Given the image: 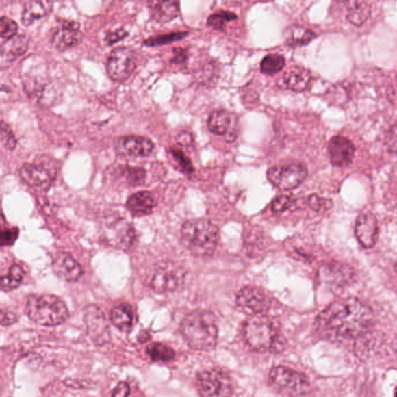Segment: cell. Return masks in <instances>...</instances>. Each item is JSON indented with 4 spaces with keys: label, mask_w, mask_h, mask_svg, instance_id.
<instances>
[{
    "label": "cell",
    "mask_w": 397,
    "mask_h": 397,
    "mask_svg": "<svg viewBox=\"0 0 397 397\" xmlns=\"http://www.w3.org/2000/svg\"><path fill=\"white\" fill-rule=\"evenodd\" d=\"M374 313L358 298H348L326 307L315 321L318 335L333 342L357 340L370 331Z\"/></svg>",
    "instance_id": "1"
},
{
    "label": "cell",
    "mask_w": 397,
    "mask_h": 397,
    "mask_svg": "<svg viewBox=\"0 0 397 397\" xmlns=\"http://www.w3.org/2000/svg\"><path fill=\"white\" fill-rule=\"evenodd\" d=\"M180 329L183 338L193 350L210 351L218 344V321L214 313L210 311H192L185 317Z\"/></svg>",
    "instance_id": "2"
},
{
    "label": "cell",
    "mask_w": 397,
    "mask_h": 397,
    "mask_svg": "<svg viewBox=\"0 0 397 397\" xmlns=\"http://www.w3.org/2000/svg\"><path fill=\"white\" fill-rule=\"evenodd\" d=\"M244 340L248 346L258 352H283L286 340L271 317L264 313L253 315L244 324Z\"/></svg>",
    "instance_id": "3"
},
{
    "label": "cell",
    "mask_w": 397,
    "mask_h": 397,
    "mask_svg": "<svg viewBox=\"0 0 397 397\" xmlns=\"http://www.w3.org/2000/svg\"><path fill=\"white\" fill-rule=\"evenodd\" d=\"M181 243L195 256H212L218 244V228L207 218H193L181 227Z\"/></svg>",
    "instance_id": "4"
},
{
    "label": "cell",
    "mask_w": 397,
    "mask_h": 397,
    "mask_svg": "<svg viewBox=\"0 0 397 397\" xmlns=\"http://www.w3.org/2000/svg\"><path fill=\"white\" fill-rule=\"evenodd\" d=\"M26 313L36 324L57 326L69 317L64 301L51 294L31 295L26 303Z\"/></svg>",
    "instance_id": "5"
},
{
    "label": "cell",
    "mask_w": 397,
    "mask_h": 397,
    "mask_svg": "<svg viewBox=\"0 0 397 397\" xmlns=\"http://www.w3.org/2000/svg\"><path fill=\"white\" fill-rule=\"evenodd\" d=\"M196 387L201 397H230L235 389L233 379L221 368H210L198 373Z\"/></svg>",
    "instance_id": "6"
},
{
    "label": "cell",
    "mask_w": 397,
    "mask_h": 397,
    "mask_svg": "<svg viewBox=\"0 0 397 397\" xmlns=\"http://www.w3.org/2000/svg\"><path fill=\"white\" fill-rule=\"evenodd\" d=\"M186 272L183 266L172 261L157 264L146 280L148 286L156 293H168L179 288L185 281Z\"/></svg>",
    "instance_id": "7"
},
{
    "label": "cell",
    "mask_w": 397,
    "mask_h": 397,
    "mask_svg": "<svg viewBox=\"0 0 397 397\" xmlns=\"http://www.w3.org/2000/svg\"><path fill=\"white\" fill-rule=\"evenodd\" d=\"M272 385L290 396H301L311 390L308 379L290 367L277 366L270 372Z\"/></svg>",
    "instance_id": "8"
},
{
    "label": "cell",
    "mask_w": 397,
    "mask_h": 397,
    "mask_svg": "<svg viewBox=\"0 0 397 397\" xmlns=\"http://www.w3.org/2000/svg\"><path fill=\"white\" fill-rule=\"evenodd\" d=\"M308 176L307 168L300 163L273 166L268 171L272 185L283 191H290L300 186Z\"/></svg>",
    "instance_id": "9"
},
{
    "label": "cell",
    "mask_w": 397,
    "mask_h": 397,
    "mask_svg": "<svg viewBox=\"0 0 397 397\" xmlns=\"http://www.w3.org/2000/svg\"><path fill=\"white\" fill-rule=\"evenodd\" d=\"M103 235L108 243L115 248L127 250L135 241V230L125 218H112L103 226Z\"/></svg>",
    "instance_id": "10"
},
{
    "label": "cell",
    "mask_w": 397,
    "mask_h": 397,
    "mask_svg": "<svg viewBox=\"0 0 397 397\" xmlns=\"http://www.w3.org/2000/svg\"><path fill=\"white\" fill-rule=\"evenodd\" d=\"M19 173L25 183L40 191H48L56 178L54 168L47 166L43 162L23 164L20 168Z\"/></svg>",
    "instance_id": "11"
},
{
    "label": "cell",
    "mask_w": 397,
    "mask_h": 397,
    "mask_svg": "<svg viewBox=\"0 0 397 397\" xmlns=\"http://www.w3.org/2000/svg\"><path fill=\"white\" fill-rule=\"evenodd\" d=\"M84 321L88 336L96 345H105L111 340V331L107 320L99 307L91 305L84 310Z\"/></svg>",
    "instance_id": "12"
},
{
    "label": "cell",
    "mask_w": 397,
    "mask_h": 397,
    "mask_svg": "<svg viewBox=\"0 0 397 397\" xmlns=\"http://www.w3.org/2000/svg\"><path fill=\"white\" fill-rule=\"evenodd\" d=\"M135 69V55L129 48L113 50L107 61V73L115 81H125Z\"/></svg>",
    "instance_id": "13"
},
{
    "label": "cell",
    "mask_w": 397,
    "mask_h": 397,
    "mask_svg": "<svg viewBox=\"0 0 397 397\" xmlns=\"http://www.w3.org/2000/svg\"><path fill=\"white\" fill-rule=\"evenodd\" d=\"M237 306L250 315H259L268 311L271 300L258 287L246 286L242 288L236 296Z\"/></svg>",
    "instance_id": "14"
},
{
    "label": "cell",
    "mask_w": 397,
    "mask_h": 397,
    "mask_svg": "<svg viewBox=\"0 0 397 397\" xmlns=\"http://www.w3.org/2000/svg\"><path fill=\"white\" fill-rule=\"evenodd\" d=\"M378 220L372 213H363L360 215L355 223V237L359 244L365 248L374 246L378 241Z\"/></svg>",
    "instance_id": "15"
},
{
    "label": "cell",
    "mask_w": 397,
    "mask_h": 397,
    "mask_svg": "<svg viewBox=\"0 0 397 397\" xmlns=\"http://www.w3.org/2000/svg\"><path fill=\"white\" fill-rule=\"evenodd\" d=\"M51 268L58 278L69 283L77 281L83 274L81 264L66 253H56L51 263Z\"/></svg>",
    "instance_id": "16"
},
{
    "label": "cell",
    "mask_w": 397,
    "mask_h": 397,
    "mask_svg": "<svg viewBox=\"0 0 397 397\" xmlns=\"http://www.w3.org/2000/svg\"><path fill=\"white\" fill-rule=\"evenodd\" d=\"M120 155L129 157H146L153 151V142L149 138L141 136H123L118 138L115 144Z\"/></svg>",
    "instance_id": "17"
},
{
    "label": "cell",
    "mask_w": 397,
    "mask_h": 397,
    "mask_svg": "<svg viewBox=\"0 0 397 397\" xmlns=\"http://www.w3.org/2000/svg\"><path fill=\"white\" fill-rule=\"evenodd\" d=\"M81 38L83 35L79 31V25L75 21L64 20L56 28L53 35V43L58 50H65L79 44Z\"/></svg>",
    "instance_id": "18"
},
{
    "label": "cell",
    "mask_w": 397,
    "mask_h": 397,
    "mask_svg": "<svg viewBox=\"0 0 397 397\" xmlns=\"http://www.w3.org/2000/svg\"><path fill=\"white\" fill-rule=\"evenodd\" d=\"M355 145L348 138L335 136L329 143V155L335 166L343 168L351 163L355 156Z\"/></svg>",
    "instance_id": "19"
},
{
    "label": "cell",
    "mask_w": 397,
    "mask_h": 397,
    "mask_svg": "<svg viewBox=\"0 0 397 397\" xmlns=\"http://www.w3.org/2000/svg\"><path fill=\"white\" fill-rule=\"evenodd\" d=\"M153 19L158 23H170L180 16L178 0H148Z\"/></svg>",
    "instance_id": "20"
},
{
    "label": "cell",
    "mask_w": 397,
    "mask_h": 397,
    "mask_svg": "<svg viewBox=\"0 0 397 397\" xmlns=\"http://www.w3.org/2000/svg\"><path fill=\"white\" fill-rule=\"evenodd\" d=\"M53 10V0H31L23 8L21 21L25 26H29L38 20L46 18Z\"/></svg>",
    "instance_id": "21"
},
{
    "label": "cell",
    "mask_w": 397,
    "mask_h": 397,
    "mask_svg": "<svg viewBox=\"0 0 397 397\" xmlns=\"http://www.w3.org/2000/svg\"><path fill=\"white\" fill-rule=\"evenodd\" d=\"M156 207V198L150 192H138L130 195L127 201V208L135 216H144L153 213Z\"/></svg>",
    "instance_id": "22"
},
{
    "label": "cell",
    "mask_w": 397,
    "mask_h": 397,
    "mask_svg": "<svg viewBox=\"0 0 397 397\" xmlns=\"http://www.w3.org/2000/svg\"><path fill=\"white\" fill-rule=\"evenodd\" d=\"M311 81L309 71L303 68H293L283 76V84L292 91H306Z\"/></svg>",
    "instance_id": "23"
},
{
    "label": "cell",
    "mask_w": 397,
    "mask_h": 397,
    "mask_svg": "<svg viewBox=\"0 0 397 397\" xmlns=\"http://www.w3.org/2000/svg\"><path fill=\"white\" fill-rule=\"evenodd\" d=\"M28 49V38L25 35H18L8 38L3 44L0 53L8 61H14L16 58L23 56Z\"/></svg>",
    "instance_id": "24"
},
{
    "label": "cell",
    "mask_w": 397,
    "mask_h": 397,
    "mask_svg": "<svg viewBox=\"0 0 397 397\" xmlns=\"http://www.w3.org/2000/svg\"><path fill=\"white\" fill-rule=\"evenodd\" d=\"M233 120L235 118L229 112H213L208 118V129L216 135H226L231 129Z\"/></svg>",
    "instance_id": "25"
},
{
    "label": "cell",
    "mask_w": 397,
    "mask_h": 397,
    "mask_svg": "<svg viewBox=\"0 0 397 397\" xmlns=\"http://www.w3.org/2000/svg\"><path fill=\"white\" fill-rule=\"evenodd\" d=\"M370 16V8L363 0H348V19L355 26H363Z\"/></svg>",
    "instance_id": "26"
},
{
    "label": "cell",
    "mask_w": 397,
    "mask_h": 397,
    "mask_svg": "<svg viewBox=\"0 0 397 397\" xmlns=\"http://www.w3.org/2000/svg\"><path fill=\"white\" fill-rule=\"evenodd\" d=\"M111 321L116 328L123 331H128L134 324L133 309L127 305L115 307L114 309L112 310Z\"/></svg>",
    "instance_id": "27"
},
{
    "label": "cell",
    "mask_w": 397,
    "mask_h": 397,
    "mask_svg": "<svg viewBox=\"0 0 397 397\" xmlns=\"http://www.w3.org/2000/svg\"><path fill=\"white\" fill-rule=\"evenodd\" d=\"M23 277H25L23 268L18 264L12 265L8 274L0 275V290L10 292L16 290L23 283Z\"/></svg>",
    "instance_id": "28"
},
{
    "label": "cell",
    "mask_w": 397,
    "mask_h": 397,
    "mask_svg": "<svg viewBox=\"0 0 397 397\" xmlns=\"http://www.w3.org/2000/svg\"><path fill=\"white\" fill-rule=\"evenodd\" d=\"M316 35L313 31L302 27V26H293L290 28L288 34H287V43L290 47H302L309 44Z\"/></svg>",
    "instance_id": "29"
},
{
    "label": "cell",
    "mask_w": 397,
    "mask_h": 397,
    "mask_svg": "<svg viewBox=\"0 0 397 397\" xmlns=\"http://www.w3.org/2000/svg\"><path fill=\"white\" fill-rule=\"evenodd\" d=\"M146 355H149L150 359L155 363H158V361L168 363L175 359L176 352L166 344L153 343L146 348Z\"/></svg>",
    "instance_id": "30"
},
{
    "label": "cell",
    "mask_w": 397,
    "mask_h": 397,
    "mask_svg": "<svg viewBox=\"0 0 397 397\" xmlns=\"http://www.w3.org/2000/svg\"><path fill=\"white\" fill-rule=\"evenodd\" d=\"M323 278L333 281V283H344L352 278V270L343 265H329L323 270Z\"/></svg>",
    "instance_id": "31"
},
{
    "label": "cell",
    "mask_w": 397,
    "mask_h": 397,
    "mask_svg": "<svg viewBox=\"0 0 397 397\" xmlns=\"http://www.w3.org/2000/svg\"><path fill=\"white\" fill-rule=\"evenodd\" d=\"M285 62H286L285 61V57L281 56V55L270 54L261 61L260 70L265 75L271 76V75L280 73L283 69Z\"/></svg>",
    "instance_id": "32"
},
{
    "label": "cell",
    "mask_w": 397,
    "mask_h": 397,
    "mask_svg": "<svg viewBox=\"0 0 397 397\" xmlns=\"http://www.w3.org/2000/svg\"><path fill=\"white\" fill-rule=\"evenodd\" d=\"M121 175H123L125 181L130 185L136 186V185L144 183L145 171L143 168L125 166V168H121Z\"/></svg>",
    "instance_id": "33"
},
{
    "label": "cell",
    "mask_w": 397,
    "mask_h": 397,
    "mask_svg": "<svg viewBox=\"0 0 397 397\" xmlns=\"http://www.w3.org/2000/svg\"><path fill=\"white\" fill-rule=\"evenodd\" d=\"M236 19V14H233L231 12H218V13H215L213 16H209V19L207 21V25L209 27L221 31L227 23H230V21H233V20Z\"/></svg>",
    "instance_id": "34"
},
{
    "label": "cell",
    "mask_w": 397,
    "mask_h": 397,
    "mask_svg": "<svg viewBox=\"0 0 397 397\" xmlns=\"http://www.w3.org/2000/svg\"><path fill=\"white\" fill-rule=\"evenodd\" d=\"M188 33H171V34L158 35L145 40L144 44L148 47L162 46L168 43L176 42L178 40L185 38Z\"/></svg>",
    "instance_id": "35"
},
{
    "label": "cell",
    "mask_w": 397,
    "mask_h": 397,
    "mask_svg": "<svg viewBox=\"0 0 397 397\" xmlns=\"http://www.w3.org/2000/svg\"><path fill=\"white\" fill-rule=\"evenodd\" d=\"M0 138L5 148L8 150H14L18 144L16 135L5 121H0Z\"/></svg>",
    "instance_id": "36"
},
{
    "label": "cell",
    "mask_w": 397,
    "mask_h": 397,
    "mask_svg": "<svg viewBox=\"0 0 397 397\" xmlns=\"http://www.w3.org/2000/svg\"><path fill=\"white\" fill-rule=\"evenodd\" d=\"M18 34V25L10 18H0V38H12Z\"/></svg>",
    "instance_id": "37"
},
{
    "label": "cell",
    "mask_w": 397,
    "mask_h": 397,
    "mask_svg": "<svg viewBox=\"0 0 397 397\" xmlns=\"http://www.w3.org/2000/svg\"><path fill=\"white\" fill-rule=\"evenodd\" d=\"M19 236V229L12 228V229H5L0 227V248L5 246H12L16 243Z\"/></svg>",
    "instance_id": "38"
},
{
    "label": "cell",
    "mask_w": 397,
    "mask_h": 397,
    "mask_svg": "<svg viewBox=\"0 0 397 397\" xmlns=\"http://www.w3.org/2000/svg\"><path fill=\"white\" fill-rule=\"evenodd\" d=\"M294 200L290 196H286V195H283V196H278L275 198L274 201L272 203V210L274 213H283L286 210L293 208L294 206Z\"/></svg>",
    "instance_id": "39"
},
{
    "label": "cell",
    "mask_w": 397,
    "mask_h": 397,
    "mask_svg": "<svg viewBox=\"0 0 397 397\" xmlns=\"http://www.w3.org/2000/svg\"><path fill=\"white\" fill-rule=\"evenodd\" d=\"M308 205L316 212H324L333 207V201L329 198H320L317 195H310L308 198Z\"/></svg>",
    "instance_id": "40"
},
{
    "label": "cell",
    "mask_w": 397,
    "mask_h": 397,
    "mask_svg": "<svg viewBox=\"0 0 397 397\" xmlns=\"http://www.w3.org/2000/svg\"><path fill=\"white\" fill-rule=\"evenodd\" d=\"M172 156L175 158V161L180 165L181 170L185 172H193V166H192L191 161L188 159V157L183 155V151L180 150H171Z\"/></svg>",
    "instance_id": "41"
},
{
    "label": "cell",
    "mask_w": 397,
    "mask_h": 397,
    "mask_svg": "<svg viewBox=\"0 0 397 397\" xmlns=\"http://www.w3.org/2000/svg\"><path fill=\"white\" fill-rule=\"evenodd\" d=\"M385 144H386L387 149L389 150V151L397 153V125L392 127L387 131L386 138H385Z\"/></svg>",
    "instance_id": "42"
},
{
    "label": "cell",
    "mask_w": 397,
    "mask_h": 397,
    "mask_svg": "<svg viewBox=\"0 0 397 397\" xmlns=\"http://www.w3.org/2000/svg\"><path fill=\"white\" fill-rule=\"evenodd\" d=\"M127 35H128V31L121 28V29L110 33L106 36V41H107L108 44H114V43L118 42V41H121V40L126 38Z\"/></svg>",
    "instance_id": "43"
},
{
    "label": "cell",
    "mask_w": 397,
    "mask_h": 397,
    "mask_svg": "<svg viewBox=\"0 0 397 397\" xmlns=\"http://www.w3.org/2000/svg\"><path fill=\"white\" fill-rule=\"evenodd\" d=\"M16 321H18V317L14 313L0 309V324L12 325L14 324Z\"/></svg>",
    "instance_id": "44"
},
{
    "label": "cell",
    "mask_w": 397,
    "mask_h": 397,
    "mask_svg": "<svg viewBox=\"0 0 397 397\" xmlns=\"http://www.w3.org/2000/svg\"><path fill=\"white\" fill-rule=\"evenodd\" d=\"M130 394V388L126 382H120L118 386L115 387L114 392L112 397H128Z\"/></svg>",
    "instance_id": "45"
},
{
    "label": "cell",
    "mask_w": 397,
    "mask_h": 397,
    "mask_svg": "<svg viewBox=\"0 0 397 397\" xmlns=\"http://www.w3.org/2000/svg\"><path fill=\"white\" fill-rule=\"evenodd\" d=\"M186 60H188V54L186 51L183 49H176L175 50V57L172 60V64L176 65H183L186 63Z\"/></svg>",
    "instance_id": "46"
},
{
    "label": "cell",
    "mask_w": 397,
    "mask_h": 397,
    "mask_svg": "<svg viewBox=\"0 0 397 397\" xmlns=\"http://www.w3.org/2000/svg\"><path fill=\"white\" fill-rule=\"evenodd\" d=\"M395 271H396V273H397V263L395 264Z\"/></svg>",
    "instance_id": "47"
},
{
    "label": "cell",
    "mask_w": 397,
    "mask_h": 397,
    "mask_svg": "<svg viewBox=\"0 0 397 397\" xmlns=\"http://www.w3.org/2000/svg\"><path fill=\"white\" fill-rule=\"evenodd\" d=\"M395 397H397V388L396 390H395Z\"/></svg>",
    "instance_id": "48"
},
{
    "label": "cell",
    "mask_w": 397,
    "mask_h": 397,
    "mask_svg": "<svg viewBox=\"0 0 397 397\" xmlns=\"http://www.w3.org/2000/svg\"><path fill=\"white\" fill-rule=\"evenodd\" d=\"M345 1H348V0H345Z\"/></svg>",
    "instance_id": "49"
}]
</instances>
